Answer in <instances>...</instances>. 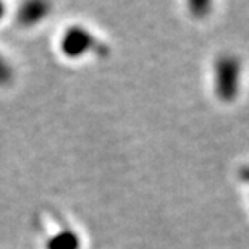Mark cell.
I'll return each mask as SVG.
<instances>
[{
    "label": "cell",
    "instance_id": "6da1fadb",
    "mask_svg": "<svg viewBox=\"0 0 249 249\" xmlns=\"http://www.w3.org/2000/svg\"><path fill=\"white\" fill-rule=\"evenodd\" d=\"M241 81V65L236 57H220L215 63V92L220 101L236 99Z\"/></svg>",
    "mask_w": 249,
    "mask_h": 249
},
{
    "label": "cell",
    "instance_id": "7a4b0ae2",
    "mask_svg": "<svg viewBox=\"0 0 249 249\" xmlns=\"http://www.w3.org/2000/svg\"><path fill=\"white\" fill-rule=\"evenodd\" d=\"M62 52L70 58H78L83 57L84 53L89 51H96L97 41L89 31H86L81 26H73L70 28L67 33L63 34L62 42H60Z\"/></svg>",
    "mask_w": 249,
    "mask_h": 249
},
{
    "label": "cell",
    "instance_id": "3957f363",
    "mask_svg": "<svg viewBox=\"0 0 249 249\" xmlns=\"http://www.w3.org/2000/svg\"><path fill=\"white\" fill-rule=\"evenodd\" d=\"M47 249H81V240L74 231L63 230L47 241Z\"/></svg>",
    "mask_w": 249,
    "mask_h": 249
},
{
    "label": "cell",
    "instance_id": "277c9868",
    "mask_svg": "<svg viewBox=\"0 0 249 249\" xmlns=\"http://www.w3.org/2000/svg\"><path fill=\"white\" fill-rule=\"evenodd\" d=\"M49 5L42 2H31L26 3L19 12V21L23 24H34L39 19H42L47 15Z\"/></svg>",
    "mask_w": 249,
    "mask_h": 249
},
{
    "label": "cell",
    "instance_id": "5b68a950",
    "mask_svg": "<svg viewBox=\"0 0 249 249\" xmlns=\"http://www.w3.org/2000/svg\"><path fill=\"white\" fill-rule=\"evenodd\" d=\"M189 10H191V13L194 17H204V15L211 10V3L204 2V0H196V2L189 3Z\"/></svg>",
    "mask_w": 249,
    "mask_h": 249
},
{
    "label": "cell",
    "instance_id": "8992f818",
    "mask_svg": "<svg viewBox=\"0 0 249 249\" xmlns=\"http://www.w3.org/2000/svg\"><path fill=\"white\" fill-rule=\"evenodd\" d=\"M240 178L245 183H249V165L248 167H243L240 170Z\"/></svg>",
    "mask_w": 249,
    "mask_h": 249
}]
</instances>
